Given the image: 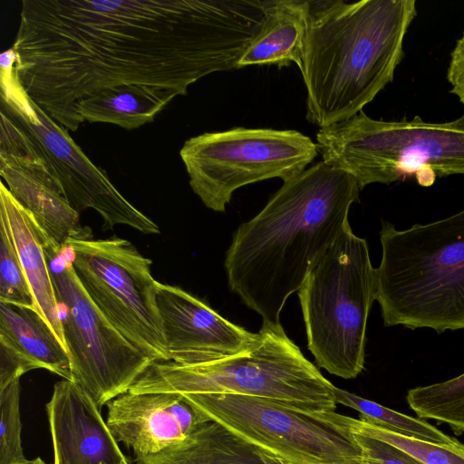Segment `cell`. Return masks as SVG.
Returning a JSON list of instances; mask_svg holds the SVG:
<instances>
[{"label": "cell", "mask_w": 464, "mask_h": 464, "mask_svg": "<svg viewBox=\"0 0 464 464\" xmlns=\"http://www.w3.org/2000/svg\"><path fill=\"white\" fill-rule=\"evenodd\" d=\"M265 0H24L12 46L32 101L72 130L76 105L99 90L141 84L186 95L237 63Z\"/></svg>", "instance_id": "1"}, {"label": "cell", "mask_w": 464, "mask_h": 464, "mask_svg": "<svg viewBox=\"0 0 464 464\" xmlns=\"http://www.w3.org/2000/svg\"><path fill=\"white\" fill-rule=\"evenodd\" d=\"M360 190L351 175L321 160L284 181L234 233L225 259L227 283L264 325H281L287 298L349 225Z\"/></svg>", "instance_id": "2"}, {"label": "cell", "mask_w": 464, "mask_h": 464, "mask_svg": "<svg viewBox=\"0 0 464 464\" xmlns=\"http://www.w3.org/2000/svg\"><path fill=\"white\" fill-rule=\"evenodd\" d=\"M300 70L306 120L324 128L347 120L393 81L415 0L309 1Z\"/></svg>", "instance_id": "3"}, {"label": "cell", "mask_w": 464, "mask_h": 464, "mask_svg": "<svg viewBox=\"0 0 464 464\" xmlns=\"http://www.w3.org/2000/svg\"><path fill=\"white\" fill-rule=\"evenodd\" d=\"M376 301L385 326L464 329V209L397 229L383 221Z\"/></svg>", "instance_id": "4"}, {"label": "cell", "mask_w": 464, "mask_h": 464, "mask_svg": "<svg viewBox=\"0 0 464 464\" xmlns=\"http://www.w3.org/2000/svg\"><path fill=\"white\" fill-rule=\"evenodd\" d=\"M334 387L282 325L262 324L247 350L196 364L154 362L129 392L236 393L270 399L307 412H327L336 410Z\"/></svg>", "instance_id": "5"}, {"label": "cell", "mask_w": 464, "mask_h": 464, "mask_svg": "<svg viewBox=\"0 0 464 464\" xmlns=\"http://www.w3.org/2000/svg\"><path fill=\"white\" fill-rule=\"evenodd\" d=\"M298 297L317 366L343 379L357 377L364 369L376 272L366 240L350 224L311 269Z\"/></svg>", "instance_id": "6"}, {"label": "cell", "mask_w": 464, "mask_h": 464, "mask_svg": "<svg viewBox=\"0 0 464 464\" xmlns=\"http://www.w3.org/2000/svg\"><path fill=\"white\" fill-rule=\"evenodd\" d=\"M316 145L323 161L351 175L362 190L391 184L422 169L438 177L464 175V114L450 121H382L363 111L321 128Z\"/></svg>", "instance_id": "7"}, {"label": "cell", "mask_w": 464, "mask_h": 464, "mask_svg": "<svg viewBox=\"0 0 464 464\" xmlns=\"http://www.w3.org/2000/svg\"><path fill=\"white\" fill-rule=\"evenodd\" d=\"M295 130L235 127L187 140L179 150L193 192L209 209L225 212L234 191L248 184L300 174L318 154Z\"/></svg>", "instance_id": "8"}, {"label": "cell", "mask_w": 464, "mask_h": 464, "mask_svg": "<svg viewBox=\"0 0 464 464\" xmlns=\"http://www.w3.org/2000/svg\"><path fill=\"white\" fill-rule=\"evenodd\" d=\"M67 251H55L45 243L72 381L102 407L129 392L155 361L130 343L91 301Z\"/></svg>", "instance_id": "9"}, {"label": "cell", "mask_w": 464, "mask_h": 464, "mask_svg": "<svg viewBox=\"0 0 464 464\" xmlns=\"http://www.w3.org/2000/svg\"><path fill=\"white\" fill-rule=\"evenodd\" d=\"M181 395L206 420L286 464H346L360 458L352 432L320 412L236 393Z\"/></svg>", "instance_id": "10"}, {"label": "cell", "mask_w": 464, "mask_h": 464, "mask_svg": "<svg viewBox=\"0 0 464 464\" xmlns=\"http://www.w3.org/2000/svg\"><path fill=\"white\" fill-rule=\"evenodd\" d=\"M68 247L84 291L109 322L153 361H169L151 260L116 237L73 240Z\"/></svg>", "instance_id": "11"}, {"label": "cell", "mask_w": 464, "mask_h": 464, "mask_svg": "<svg viewBox=\"0 0 464 464\" xmlns=\"http://www.w3.org/2000/svg\"><path fill=\"white\" fill-rule=\"evenodd\" d=\"M13 51L1 54V111L21 125L35 140L59 179L64 195L78 213L92 208L103 218V227L127 225L144 234H159V226L136 208L74 142L68 130L38 107L20 84Z\"/></svg>", "instance_id": "12"}, {"label": "cell", "mask_w": 464, "mask_h": 464, "mask_svg": "<svg viewBox=\"0 0 464 464\" xmlns=\"http://www.w3.org/2000/svg\"><path fill=\"white\" fill-rule=\"evenodd\" d=\"M0 175L53 249L62 251L71 241L92 238L34 138L4 112H0Z\"/></svg>", "instance_id": "13"}, {"label": "cell", "mask_w": 464, "mask_h": 464, "mask_svg": "<svg viewBox=\"0 0 464 464\" xmlns=\"http://www.w3.org/2000/svg\"><path fill=\"white\" fill-rule=\"evenodd\" d=\"M156 304L169 361L212 362L238 354L256 341V334L225 319L180 287L156 281Z\"/></svg>", "instance_id": "14"}, {"label": "cell", "mask_w": 464, "mask_h": 464, "mask_svg": "<svg viewBox=\"0 0 464 464\" xmlns=\"http://www.w3.org/2000/svg\"><path fill=\"white\" fill-rule=\"evenodd\" d=\"M208 421L179 393L127 392L108 402L107 425L135 459L184 440Z\"/></svg>", "instance_id": "15"}, {"label": "cell", "mask_w": 464, "mask_h": 464, "mask_svg": "<svg viewBox=\"0 0 464 464\" xmlns=\"http://www.w3.org/2000/svg\"><path fill=\"white\" fill-rule=\"evenodd\" d=\"M45 408L53 440V464L128 462L100 407L74 381L57 382Z\"/></svg>", "instance_id": "16"}, {"label": "cell", "mask_w": 464, "mask_h": 464, "mask_svg": "<svg viewBox=\"0 0 464 464\" xmlns=\"http://www.w3.org/2000/svg\"><path fill=\"white\" fill-rule=\"evenodd\" d=\"M0 209L7 218L34 308L66 349L60 306L44 253L46 239L32 215L14 198L4 181L0 183Z\"/></svg>", "instance_id": "17"}, {"label": "cell", "mask_w": 464, "mask_h": 464, "mask_svg": "<svg viewBox=\"0 0 464 464\" xmlns=\"http://www.w3.org/2000/svg\"><path fill=\"white\" fill-rule=\"evenodd\" d=\"M309 0H265L262 24L241 55L237 69L251 65L302 69L309 24Z\"/></svg>", "instance_id": "18"}, {"label": "cell", "mask_w": 464, "mask_h": 464, "mask_svg": "<svg viewBox=\"0 0 464 464\" xmlns=\"http://www.w3.org/2000/svg\"><path fill=\"white\" fill-rule=\"evenodd\" d=\"M179 92L160 86L123 84L94 92L75 107L72 131L83 121L134 130L154 121Z\"/></svg>", "instance_id": "19"}, {"label": "cell", "mask_w": 464, "mask_h": 464, "mask_svg": "<svg viewBox=\"0 0 464 464\" xmlns=\"http://www.w3.org/2000/svg\"><path fill=\"white\" fill-rule=\"evenodd\" d=\"M0 346L65 380H72L65 347L34 307L0 303Z\"/></svg>", "instance_id": "20"}, {"label": "cell", "mask_w": 464, "mask_h": 464, "mask_svg": "<svg viewBox=\"0 0 464 464\" xmlns=\"http://www.w3.org/2000/svg\"><path fill=\"white\" fill-rule=\"evenodd\" d=\"M135 464H286L257 450L224 426L201 423L184 440Z\"/></svg>", "instance_id": "21"}, {"label": "cell", "mask_w": 464, "mask_h": 464, "mask_svg": "<svg viewBox=\"0 0 464 464\" xmlns=\"http://www.w3.org/2000/svg\"><path fill=\"white\" fill-rule=\"evenodd\" d=\"M321 415L353 433L365 435L389 443L422 464H464V444L459 440L452 444H440L397 434L366 420L342 415L335 411L321 412Z\"/></svg>", "instance_id": "22"}, {"label": "cell", "mask_w": 464, "mask_h": 464, "mask_svg": "<svg viewBox=\"0 0 464 464\" xmlns=\"http://www.w3.org/2000/svg\"><path fill=\"white\" fill-rule=\"evenodd\" d=\"M406 401L418 418L447 424L456 435L464 432V372L410 389Z\"/></svg>", "instance_id": "23"}, {"label": "cell", "mask_w": 464, "mask_h": 464, "mask_svg": "<svg viewBox=\"0 0 464 464\" xmlns=\"http://www.w3.org/2000/svg\"><path fill=\"white\" fill-rule=\"evenodd\" d=\"M334 397L336 403L359 411V419L394 433L440 444L458 441L423 419L403 414L340 388L334 387Z\"/></svg>", "instance_id": "24"}, {"label": "cell", "mask_w": 464, "mask_h": 464, "mask_svg": "<svg viewBox=\"0 0 464 464\" xmlns=\"http://www.w3.org/2000/svg\"><path fill=\"white\" fill-rule=\"evenodd\" d=\"M0 303L34 307L5 213L0 209Z\"/></svg>", "instance_id": "25"}, {"label": "cell", "mask_w": 464, "mask_h": 464, "mask_svg": "<svg viewBox=\"0 0 464 464\" xmlns=\"http://www.w3.org/2000/svg\"><path fill=\"white\" fill-rule=\"evenodd\" d=\"M20 379L0 388V464L26 462L22 446Z\"/></svg>", "instance_id": "26"}, {"label": "cell", "mask_w": 464, "mask_h": 464, "mask_svg": "<svg viewBox=\"0 0 464 464\" xmlns=\"http://www.w3.org/2000/svg\"><path fill=\"white\" fill-rule=\"evenodd\" d=\"M360 459L367 464H422L401 450L365 435L353 433Z\"/></svg>", "instance_id": "27"}, {"label": "cell", "mask_w": 464, "mask_h": 464, "mask_svg": "<svg viewBox=\"0 0 464 464\" xmlns=\"http://www.w3.org/2000/svg\"><path fill=\"white\" fill-rule=\"evenodd\" d=\"M447 80L450 85V92L464 106V32L450 53Z\"/></svg>", "instance_id": "28"}, {"label": "cell", "mask_w": 464, "mask_h": 464, "mask_svg": "<svg viewBox=\"0 0 464 464\" xmlns=\"http://www.w3.org/2000/svg\"><path fill=\"white\" fill-rule=\"evenodd\" d=\"M417 182L422 187H430L436 180L437 173L431 169H422L415 174Z\"/></svg>", "instance_id": "29"}, {"label": "cell", "mask_w": 464, "mask_h": 464, "mask_svg": "<svg viewBox=\"0 0 464 464\" xmlns=\"http://www.w3.org/2000/svg\"><path fill=\"white\" fill-rule=\"evenodd\" d=\"M346 464H367V463L363 462L362 460L360 459V458H358V459H354L349 461Z\"/></svg>", "instance_id": "30"}, {"label": "cell", "mask_w": 464, "mask_h": 464, "mask_svg": "<svg viewBox=\"0 0 464 464\" xmlns=\"http://www.w3.org/2000/svg\"><path fill=\"white\" fill-rule=\"evenodd\" d=\"M35 463H36V459H31V460L28 459L26 462L19 463V464H35Z\"/></svg>", "instance_id": "31"}, {"label": "cell", "mask_w": 464, "mask_h": 464, "mask_svg": "<svg viewBox=\"0 0 464 464\" xmlns=\"http://www.w3.org/2000/svg\"><path fill=\"white\" fill-rule=\"evenodd\" d=\"M35 464H45L44 461L41 458H36V463Z\"/></svg>", "instance_id": "32"}, {"label": "cell", "mask_w": 464, "mask_h": 464, "mask_svg": "<svg viewBox=\"0 0 464 464\" xmlns=\"http://www.w3.org/2000/svg\"><path fill=\"white\" fill-rule=\"evenodd\" d=\"M103 464H107V463H103ZM122 464H129V462H127V463H122Z\"/></svg>", "instance_id": "33"}]
</instances>
